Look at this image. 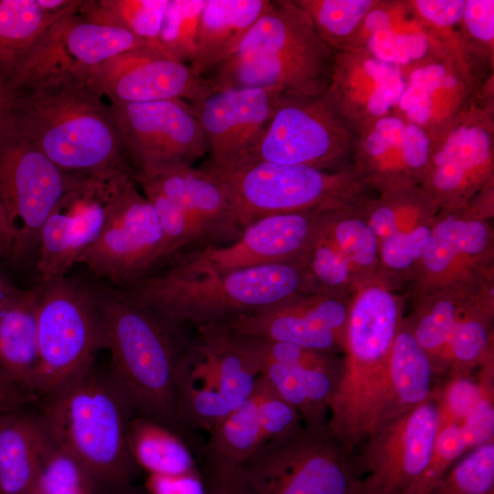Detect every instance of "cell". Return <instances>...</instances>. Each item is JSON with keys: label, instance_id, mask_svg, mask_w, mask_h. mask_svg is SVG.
<instances>
[{"label": "cell", "instance_id": "obj_1", "mask_svg": "<svg viewBox=\"0 0 494 494\" xmlns=\"http://www.w3.org/2000/svg\"><path fill=\"white\" fill-rule=\"evenodd\" d=\"M1 120L69 174L122 169L132 175L110 105L77 77L48 79L7 93Z\"/></svg>", "mask_w": 494, "mask_h": 494}, {"label": "cell", "instance_id": "obj_2", "mask_svg": "<svg viewBox=\"0 0 494 494\" xmlns=\"http://www.w3.org/2000/svg\"><path fill=\"white\" fill-rule=\"evenodd\" d=\"M111 353L108 367L132 403L135 414L184 436L177 414L176 373L192 337L103 281L89 282Z\"/></svg>", "mask_w": 494, "mask_h": 494}, {"label": "cell", "instance_id": "obj_3", "mask_svg": "<svg viewBox=\"0 0 494 494\" xmlns=\"http://www.w3.org/2000/svg\"><path fill=\"white\" fill-rule=\"evenodd\" d=\"M38 403L47 433L85 465L96 494H114L132 485L140 471L128 446L135 412L109 369L95 363Z\"/></svg>", "mask_w": 494, "mask_h": 494}, {"label": "cell", "instance_id": "obj_4", "mask_svg": "<svg viewBox=\"0 0 494 494\" xmlns=\"http://www.w3.org/2000/svg\"><path fill=\"white\" fill-rule=\"evenodd\" d=\"M121 289L172 323L195 330L307 294L297 261L228 272L186 273L167 266Z\"/></svg>", "mask_w": 494, "mask_h": 494}, {"label": "cell", "instance_id": "obj_5", "mask_svg": "<svg viewBox=\"0 0 494 494\" xmlns=\"http://www.w3.org/2000/svg\"><path fill=\"white\" fill-rule=\"evenodd\" d=\"M335 54L295 0L270 1L237 51L208 79L215 91L275 87L285 95L320 96Z\"/></svg>", "mask_w": 494, "mask_h": 494}, {"label": "cell", "instance_id": "obj_6", "mask_svg": "<svg viewBox=\"0 0 494 494\" xmlns=\"http://www.w3.org/2000/svg\"><path fill=\"white\" fill-rule=\"evenodd\" d=\"M38 365L34 392L46 396L85 374L107 349L90 283L69 276L38 281Z\"/></svg>", "mask_w": 494, "mask_h": 494}, {"label": "cell", "instance_id": "obj_7", "mask_svg": "<svg viewBox=\"0 0 494 494\" xmlns=\"http://www.w3.org/2000/svg\"><path fill=\"white\" fill-rule=\"evenodd\" d=\"M216 176L229 191L241 231L252 221L266 216L318 214L353 207L371 191L354 168L326 171L303 166L251 163Z\"/></svg>", "mask_w": 494, "mask_h": 494}, {"label": "cell", "instance_id": "obj_8", "mask_svg": "<svg viewBox=\"0 0 494 494\" xmlns=\"http://www.w3.org/2000/svg\"><path fill=\"white\" fill-rule=\"evenodd\" d=\"M240 467L255 494H347L365 476L357 452L329 427L303 424L263 444Z\"/></svg>", "mask_w": 494, "mask_h": 494}, {"label": "cell", "instance_id": "obj_9", "mask_svg": "<svg viewBox=\"0 0 494 494\" xmlns=\"http://www.w3.org/2000/svg\"><path fill=\"white\" fill-rule=\"evenodd\" d=\"M354 139L355 131L325 94H283L259 143L239 167L251 163H272L326 171L347 170L353 168Z\"/></svg>", "mask_w": 494, "mask_h": 494}, {"label": "cell", "instance_id": "obj_10", "mask_svg": "<svg viewBox=\"0 0 494 494\" xmlns=\"http://www.w3.org/2000/svg\"><path fill=\"white\" fill-rule=\"evenodd\" d=\"M82 177L60 169L27 137L0 120V202L12 233V261L23 263L37 253L47 218Z\"/></svg>", "mask_w": 494, "mask_h": 494}, {"label": "cell", "instance_id": "obj_11", "mask_svg": "<svg viewBox=\"0 0 494 494\" xmlns=\"http://www.w3.org/2000/svg\"><path fill=\"white\" fill-rule=\"evenodd\" d=\"M259 376L255 361L210 329L197 328L176 373L181 425L209 432L249 397Z\"/></svg>", "mask_w": 494, "mask_h": 494}, {"label": "cell", "instance_id": "obj_12", "mask_svg": "<svg viewBox=\"0 0 494 494\" xmlns=\"http://www.w3.org/2000/svg\"><path fill=\"white\" fill-rule=\"evenodd\" d=\"M494 60L459 45L406 70L405 86L393 112L434 139L494 84Z\"/></svg>", "mask_w": 494, "mask_h": 494}, {"label": "cell", "instance_id": "obj_13", "mask_svg": "<svg viewBox=\"0 0 494 494\" xmlns=\"http://www.w3.org/2000/svg\"><path fill=\"white\" fill-rule=\"evenodd\" d=\"M134 181L127 171L109 169L82 177L63 193L40 231L39 281L67 275L101 236Z\"/></svg>", "mask_w": 494, "mask_h": 494}, {"label": "cell", "instance_id": "obj_14", "mask_svg": "<svg viewBox=\"0 0 494 494\" xmlns=\"http://www.w3.org/2000/svg\"><path fill=\"white\" fill-rule=\"evenodd\" d=\"M494 85L438 136L419 185L439 209L467 204L492 185Z\"/></svg>", "mask_w": 494, "mask_h": 494}, {"label": "cell", "instance_id": "obj_15", "mask_svg": "<svg viewBox=\"0 0 494 494\" xmlns=\"http://www.w3.org/2000/svg\"><path fill=\"white\" fill-rule=\"evenodd\" d=\"M123 156L133 175L153 177L208 154L195 108L180 100L110 102Z\"/></svg>", "mask_w": 494, "mask_h": 494}, {"label": "cell", "instance_id": "obj_16", "mask_svg": "<svg viewBox=\"0 0 494 494\" xmlns=\"http://www.w3.org/2000/svg\"><path fill=\"white\" fill-rule=\"evenodd\" d=\"M170 260L156 210L134 181L98 240L81 255L98 278L121 287L150 274Z\"/></svg>", "mask_w": 494, "mask_h": 494}, {"label": "cell", "instance_id": "obj_17", "mask_svg": "<svg viewBox=\"0 0 494 494\" xmlns=\"http://www.w3.org/2000/svg\"><path fill=\"white\" fill-rule=\"evenodd\" d=\"M78 12L48 27L6 86V93L48 79L78 77L126 51L154 48L128 31L88 22Z\"/></svg>", "mask_w": 494, "mask_h": 494}, {"label": "cell", "instance_id": "obj_18", "mask_svg": "<svg viewBox=\"0 0 494 494\" xmlns=\"http://www.w3.org/2000/svg\"><path fill=\"white\" fill-rule=\"evenodd\" d=\"M77 78L116 103L180 100L196 104L215 91L208 78L152 48L118 54Z\"/></svg>", "mask_w": 494, "mask_h": 494}, {"label": "cell", "instance_id": "obj_19", "mask_svg": "<svg viewBox=\"0 0 494 494\" xmlns=\"http://www.w3.org/2000/svg\"><path fill=\"white\" fill-rule=\"evenodd\" d=\"M283 94L275 87L216 90L192 104L205 136L210 172L225 175L246 160Z\"/></svg>", "mask_w": 494, "mask_h": 494}, {"label": "cell", "instance_id": "obj_20", "mask_svg": "<svg viewBox=\"0 0 494 494\" xmlns=\"http://www.w3.org/2000/svg\"><path fill=\"white\" fill-rule=\"evenodd\" d=\"M439 424V404L433 393L414 409L376 428L356 450L364 477L384 494H401L429 461Z\"/></svg>", "mask_w": 494, "mask_h": 494}, {"label": "cell", "instance_id": "obj_21", "mask_svg": "<svg viewBox=\"0 0 494 494\" xmlns=\"http://www.w3.org/2000/svg\"><path fill=\"white\" fill-rule=\"evenodd\" d=\"M316 215L286 213L260 218L246 225L234 240L181 252L168 266L186 273L228 272L297 261Z\"/></svg>", "mask_w": 494, "mask_h": 494}, {"label": "cell", "instance_id": "obj_22", "mask_svg": "<svg viewBox=\"0 0 494 494\" xmlns=\"http://www.w3.org/2000/svg\"><path fill=\"white\" fill-rule=\"evenodd\" d=\"M349 312V305L341 296L300 294L211 326L231 333L266 338L337 355L344 352Z\"/></svg>", "mask_w": 494, "mask_h": 494}, {"label": "cell", "instance_id": "obj_23", "mask_svg": "<svg viewBox=\"0 0 494 494\" xmlns=\"http://www.w3.org/2000/svg\"><path fill=\"white\" fill-rule=\"evenodd\" d=\"M432 146L426 131L392 112L356 130L352 166L371 191L419 186Z\"/></svg>", "mask_w": 494, "mask_h": 494}, {"label": "cell", "instance_id": "obj_24", "mask_svg": "<svg viewBox=\"0 0 494 494\" xmlns=\"http://www.w3.org/2000/svg\"><path fill=\"white\" fill-rule=\"evenodd\" d=\"M368 195L361 212L379 242V260L391 272L419 264L437 217L438 206L420 186Z\"/></svg>", "mask_w": 494, "mask_h": 494}, {"label": "cell", "instance_id": "obj_25", "mask_svg": "<svg viewBox=\"0 0 494 494\" xmlns=\"http://www.w3.org/2000/svg\"><path fill=\"white\" fill-rule=\"evenodd\" d=\"M405 86L403 69L383 62L362 48L336 52L328 101L356 132L394 111Z\"/></svg>", "mask_w": 494, "mask_h": 494}, {"label": "cell", "instance_id": "obj_26", "mask_svg": "<svg viewBox=\"0 0 494 494\" xmlns=\"http://www.w3.org/2000/svg\"><path fill=\"white\" fill-rule=\"evenodd\" d=\"M145 177L186 212L205 245L223 244L240 234L229 191L207 167L179 166Z\"/></svg>", "mask_w": 494, "mask_h": 494}, {"label": "cell", "instance_id": "obj_27", "mask_svg": "<svg viewBox=\"0 0 494 494\" xmlns=\"http://www.w3.org/2000/svg\"><path fill=\"white\" fill-rule=\"evenodd\" d=\"M268 0H206L189 67L199 75L231 58L265 12Z\"/></svg>", "mask_w": 494, "mask_h": 494}, {"label": "cell", "instance_id": "obj_28", "mask_svg": "<svg viewBox=\"0 0 494 494\" xmlns=\"http://www.w3.org/2000/svg\"><path fill=\"white\" fill-rule=\"evenodd\" d=\"M47 431L28 407L0 415V494H31L36 488Z\"/></svg>", "mask_w": 494, "mask_h": 494}, {"label": "cell", "instance_id": "obj_29", "mask_svg": "<svg viewBox=\"0 0 494 494\" xmlns=\"http://www.w3.org/2000/svg\"><path fill=\"white\" fill-rule=\"evenodd\" d=\"M438 380L409 323L402 321L391 350L388 401L379 426L431 398Z\"/></svg>", "mask_w": 494, "mask_h": 494}, {"label": "cell", "instance_id": "obj_30", "mask_svg": "<svg viewBox=\"0 0 494 494\" xmlns=\"http://www.w3.org/2000/svg\"><path fill=\"white\" fill-rule=\"evenodd\" d=\"M37 365V293L33 287L0 300V369L36 395Z\"/></svg>", "mask_w": 494, "mask_h": 494}, {"label": "cell", "instance_id": "obj_31", "mask_svg": "<svg viewBox=\"0 0 494 494\" xmlns=\"http://www.w3.org/2000/svg\"><path fill=\"white\" fill-rule=\"evenodd\" d=\"M433 225L419 267L437 278L454 271L463 260L483 256L489 246V229L483 219L464 212V206L443 209Z\"/></svg>", "mask_w": 494, "mask_h": 494}, {"label": "cell", "instance_id": "obj_32", "mask_svg": "<svg viewBox=\"0 0 494 494\" xmlns=\"http://www.w3.org/2000/svg\"><path fill=\"white\" fill-rule=\"evenodd\" d=\"M131 455L148 475H199L200 469L186 439L150 418L135 414L128 430Z\"/></svg>", "mask_w": 494, "mask_h": 494}, {"label": "cell", "instance_id": "obj_33", "mask_svg": "<svg viewBox=\"0 0 494 494\" xmlns=\"http://www.w3.org/2000/svg\"><path fill=\"white\" fill-rule=\"evenodd\" d=\"M259 396L257 379L249 397L208 432L209 438L198 453L203 464L238 467L264 444Z\"/></svg>", "mask_w": 494, "mask_h": 494}, {"label": "cell", "instance_id": "obj_34", "mask_svg": "<svg viewBox=\"0 0 494 494\" xmlns=\"http://www.w3.org/2000/svg\"><path fill=\"white\" fill-rule=\"evenodd\" d=\"M63 16L45 12L38 0H0V86L5 91L42 34Z\"/></svg>", "mask_w": 494, "mask_h": 494}, {"label": "cell", "instance_id": "obj_35", "mask_svg": "<svg viewBox=\"0 0 494 494\" xmlns=\"http://www.w3.org/2000/svg\"><path fill=\"white\" fill-rule=\"evenodd\" d=\"M459 45L467 43L445 40L424 26L412 7L410 13L369 37L359 48L383 62L406 70Z\"/></svg>", "mask_w": 494, "mask_h": 494}, {"label": "cell", "instance_id": "obj_36", "mask_svg": "<svg viewBox=\"0 0 494 494\" xmlns=\"http://www.w3.org/2000/svg\"><path fill=\"white\" fill-rule=\"evenodd\" d=\"M167 2L90 0L83 2L78 13L88 22L128 31L163 52L159 44V33Z\"/></svg>", "mask_w": 494, "mask_h": 494}, {"label": "cell", "instance_id": "obj_37", "mask_svg": "<svg viewBox=\"0 0 494 494\" xmlns=\"http://www.w3.org/2000/svg\"><path fill=\"white\" fill-rule=\"evenodd\" d=\"M360 203L318 213L316 221L361 275L373 270L380 260L378 238L364 218Z\"/></svg>", "mask_w": 494, "mask_h": 494}, {"label": "cell", "instance_id": "obj_38", "mask_svg": "<svg viewBox=\"0 0 494 494\" xmlns=\"http://www.w3.org/2000/svg\"><path fill=\"white\" fill-rule=\"evenodd\" d=\"M321 39L335 52L349 48L377 0H295Z\"/></svg>", "mask_w": 494, "mask_h": 494}, {"label": "cell", "instance_id": "obj_39", "mask_svg": "<svg viewBox=\"0 0 494 494\" xmlns=\"http://www.w3.org/2000/svg\"><path fill=\"white\" fill-rule=\"evenodd\" d=\"M202 328L213 331L232 349L255 361L258 366L263 363H276L307 369L337 370L342 367V359L335 354L316 351L266 338L231 333L215 326Z\"/></svg>", "mask_w": 494, "mask_h": 494}, {"label": "cell", "instance_id": "obj_40", "mask_svg": "<svg viewBox=\"0 0 494 494\" xmlns=\"http://www.w3.org/2000/svg\"><path fill=\"white\" fill-rule=\"evenodd\" d=\"M490 337L489 312L468 304L456 323L447 343V376L467 375L478 366L493 363Z\"/></svg>", "mask_w": 494, "mask_h": 494}, {"label": "cell", "instance_id": "obj_41", "mask_svg": "<svg viewBox=\"0 0 494 494\" xmlns=\"http://www.w3.org/2000/svg\"><path fill=\"white\" fill-rule=\"evenodd\" d=\"M467 305L456 297H438L424 304L414 318L407 321L417 342L430 357L438 379L448 372L447 343Z\"/></svg>", "mask_w": 494, "mask_h": 494}, {"label": "cell", "instance_id": "obj_42", "mask_svg": "<svg viewBox=\"0 0 494 494\" xmlns=\"http://www.w3.org/2000/svg\"><path fill=\"white\" fill-rule=\"evenodd\" d=\"M35 489L47 494H96L95 482L89 469L53 441L48 434Z\"/></svg>", "mask_w": 494, "mask_h": 494}, {"label": "cell", "instance_id": "obj_43", "mask_svg": "<svg viewBox=\"0 0 494 494\" xmlns=\"http://www.w3.org/2000/svg\"><path fill=\"white\" fill-rule=\"evenodd\" d=\"M428 494H494V440L468 450Z\"/></svg>", "mask_w": 494, "mask_h": 494}, {"label": "cell", "instance_id": "obj_44", "mask_svg": "<svg viewBox=\"0 0 494 494\" xmlns=\"http://www.w3.org/2000/svg\"><path fill=\"white\" fill-rule=\"evenodd\" d=\"M133 178L156 210L167 243L170 260L181 252L205 245L198 227L176 202L147 177L134 175Z\"/></svg>", "mask_w": 494, "mask_h": 494}, {"label": "cell", "instance_id": "obj_45", "mask_svg": "<svg viewBox=\"0 0 494 494\" xmlns=\"http://www.w3.org/2000/svg\"><path fill=\"white\" fill-rule=\"evenodd\" d=\"M206 0H168L159 33V44L168 57L184 62L193 57Z\"/></svg>", "mask_w": 494, "mask_h": 494}, {"label": "cell", "instance_id": "obj_46", "mask_svg": "<svg viewBox=\"0 0 494 494\" xmlns=\"http://www.w3.org/2000/svg\"><path fill=\"white\" fill-rule=\"evenodd\" d=\"M470 449L459 422L440 427L429 461L401 494H428L449 467Z\"/></svg>", "mask_w": 494, "mask_h": 494}, {"label": "cell", "instance_id": "obj_47", "mask_svg": "<svg viewBox=\"0 0 494 494\" xmlns=\"http://www.w3.org/2000/svg\"><path fill=\"white\" fill-rule=\"evenodd\" d=\"M258 386V408L264 444L302 424L298 412L285 401L261 374Z\"/></svg>", "mask_w": 494, "mask_h": 494}, {"label": "cell", "instance_id": "obj_48", "mask_svg": "<svg viewBox=\"0 0 494 494\" xmlns=\"http://www.w3.org/2000/svg\"><path fill=\"white\" fill-rule=\"evenodd\" d=\"M410 3L420 21L439 37L449 42L467 43L460 27L466 0H410Z\"/></svg>", "mask_w": 494, "mask_h": 494}, {"label": "cell", "instance_id": "obj_49", "mask_svg": "<svg viewBox=\"0 0 494 494\" xmlns=\"http://www.w3.org/2000/svg\"><path fill=\"white\" fill-rule=\"evenodd\" d=\"M460 27L470 47L494 59L493 0H466Z\"/></svg>", "mask_w": 494, "mask_h": 494}, {"label": "cell", "instance_id": "obj_50", "mask_svg": "<svg viewBox=\"0 0 494 494\" xmlns=\"http://www.w3.org/2000/svg\"><path fill=\"white\" fill-rule=\"evenodd\" d=\"M200 473L204 494H255L240 466L203 464Z\"/></svg>", "mask_w": 494, "mask_h": 494}, {"label": "cell", "instance_id": "obj_51", "mask_svg": "<svg viewBox=\"0 0 494 494\" xmlns=\"http://www.w3.org/2000/svg\"><path fill=\"white\" fill-rule=\"evenodd\" d=\"M144 489L147 494H204L201 473L188 476L148 475Z\"/></svg>", "mask_w": 494, "mask_h": 494}, {"label": "cell", "instance_id": "obj_52", "mask_svg": "<svg viewBox=\"0 0 494 494\" xmlns=\"http://www.w3.org/2000/svg\"><path fill=\"white\" fill-rule=\"evenodd\" d=\"M38 398L0 369V415L28 407Z\"/></svg>", "mask_w": 494, "mask_h": 494}, {"label": "cell", "instance_id": "obj_53", "mask_svg": "<svg viewBox=\"0 0 494 494\" xmlns=\"http://www.w3.org/2000/svg\"><path fill=\"white\" fill-rule=\"evenodd\" d=\"M13 247L12 233L0 202V259L10 258Z\"/></svg>", "mask_w": 494, "mask_h": 494}, {"label": "cell", "instance_id": "obj_54", "mask_svg": "<svg viewBox=\"0 0 494 494\" xmlns=\"http://www.w3.org/2000/svg\"><path fill=\"white\" fill-rule=\"evenodd\" d=\"M347 494H384L375 486H373L370 480L363 477L360 479Z\"/></svg>", "mask_w": 494, "mask_h": 494}, {"label": "cell", "instance_id": "obj_55", "mask_svg": "<svg viewBox=\"0 0 494 494\" xmlns=\"http://www.w3.org/2000/svg\"><path fill=\"white\" fill-rule=\"evenodd\" d=\"M19 290L0 269V300Z\"/></svg>", "mask_w": 494, "mask_h": 494}, {"label": "cell", "instance_id": "obj_56", "mask_svg": "<svg viewBox=\"0 0 494 494\" xmlns=\"http://www.w3.org/2000/svg\"><path fill=\"white\" fill-rule=\"evenodd\" d=\"M114 494H147V493L145 490V489L137 488L131 485Z\"/></svg>", "mask_w": 494, "mask_h": 494}, {"label": "cell", "instance_id": "obj_57", "mask_svg": "<svg viewBox=\"0 0 494 494\" xmlns=\"http://www.w3.org/2000/svg\"><path fill=\"white\" fill-rule=\"evenodd\" d=\"M7 103V93L3 87L0 86V120L5 113Z\"/></svg>", "mask_w": 494, "mask_h": 494}, {"label": "cell", "instance_id": "obj_58", "mask_svg": "<svg viewBox=\"0 0 494 494\" xmlns=\"http://www.w3.org/2000/svg\"><path fill=\"white\" fill-rule=\"evenodd\" d=\"M31 494H47L38 489H35Z\"/></svg>", "mask_w": 494, "mask_h": 494}]
</instances>
